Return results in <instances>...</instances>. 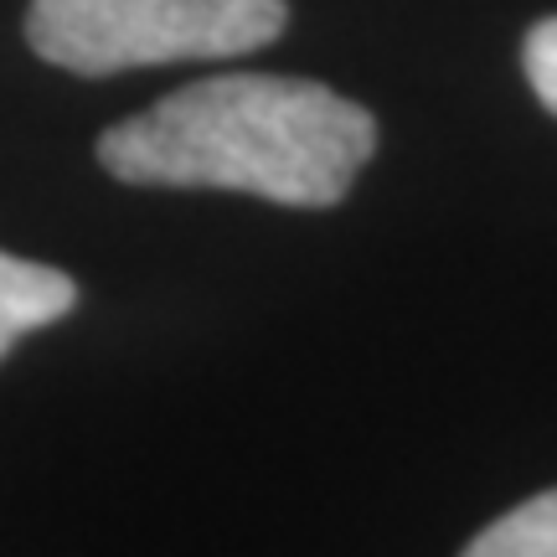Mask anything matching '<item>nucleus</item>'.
Wrapping results in <instances>:
<instances>
[{
  "label": "nucleus",
  "instance_id": "obj_4",
  "mask_svg": "<svg viewBox=\"0 0 557 557\" xmlns=\"http://www.w3.org/2000/svg\"><path fill=\"white\" fill-rule=\"evenodd\" d=\"M465 557H557V491H542L496 517L465 547Z\"/></svg>",
  "mask_w": 557,
  "mask_h": 557
},
{
  "label": "nucleus",
  "instance_id": "obj_3",
  "mask_svg": "<svg viewBox=\"0 0 557 557\" xmlns=\"http://www.w3.org/2000/svg\"><path fill=\"white\" fill-rule=\"evenodd\" d=\"M73 299H78V289L62 269L0 253V361L21 336H32V331L67 315Z\"/></svg>",
  "mask_w": 557,
  "mask_h": 557
},
{
  "label": "nucleus",
  "instance_id": "obj_1",
  "mask_svg": "<svg viewBox=\"0 0 557 557\" xmlns=\"http://www.w3.org/2000/svg\"><path fill=\"white\" fill-rule=\"evenodd\" d=\"M372 150L377 124L361 103L274 73L186 83L99 135V165L124 186L248 191L278 207H336Z\"/></svg>",
  "mask_w": 557,
  "mask_h": 557
},
{
  "label": "nucleus",
  "instance_id": "obj_5",
  "mask_svg": "<svg viewBox=\"0 0 557 557\" xmlns=\"http://www.w3.org/2000/svg\"><path fill=\"white\" fill-rule=\"evenodd\" d=\"M521 67H527V83L542 99L547 114H557V16L537 21L527 41H521Z\"/></svg>",
  "mask_w": 557,
  "mask_h": 557
},
{
  "label": "nucleus",
  "instance_id": "obj_2",
  "mask_svg": "<svg viewBox=\"0 0 557 557\" xmlns=\"http://www.w3.org/2000/svg\"><path fill=\"white\" fill-rule=\"evenodd\" d=\"M284 0H32L26 41L78 78L186 58H238L284 32Z\"/></svg>",
  "mask_w": 557,
  "mask_h": 557
}]
</instances>
